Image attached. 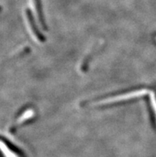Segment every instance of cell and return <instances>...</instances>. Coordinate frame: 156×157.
<instances>
[{
    "label": "cell",
    "mask_w": 156,
    "mask_h": 157,
    "mask_svg": "<svg viewBox=\"0 0 156 157\" xmlns=\"http://www.w3.org/2000/svg\"><path fill=\"white\" fill-rule=\"evenodd\" d=\"M27 22L28 24H29V26H30V33L32 34V35L34 36L35 39L38 42H41L42 41V35L40 36V34H38V32L37 31V29H36L35 26H34V24L32 22V20H31V17H30V14L28 13L27 14Z\"/></svg>",
    "instance_id": "2"
},
{
    "label": "cell",
    "mask_w": 156,
    "mask_h": 157,
    "mask_svg": "<svg viewBox=\"0 0 156 157\" xmlns=\"http://www.w3.org/2000/svg\"><path fill=\"white\" fill-rule=\"evenodd\" d=\"M150 101H151V105H152L153 109H154L156 116V95L154 93L150 94Z\"/></svg>",
    "instance_id": "3"
},
{
    "label": "cell",
    "mask_w": 156,
    "mask_h": 157,
    "mask_svg": "<svg viewBox=\"0 0 156 157\" xmlns=\"http://www.w3.org/2000/svg\"><path fill=\"white\" fill-rule=\"evenodd\" d=\"M146 93V90H140L138 91H133L131 93H128V94H124V95L118 96V97H114L112 98H108V99L102 101L100 102V104L105 105V104H110V103H116V102L124 101H127L129 99H132V98H138L140 96L145 95Z\"/></svg>",
    "instance_id": "1"
}]
</instances>
